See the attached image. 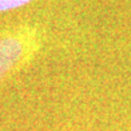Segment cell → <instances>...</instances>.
Here are the masks:
<instances>
[{
  "label": "cell",
  "mask_w": 131,
  "mask_h": 131,
  "mask_svg": "<svg viewBox=\"0 0 131 131\" xmlns=\"http://www.w3.org/2000/svg\"><path fill=\"white\" fill-rule=\"evenodd\" d=\"M24 47L16 38L0 39V79L4 78L23 56Z\"/></svg>",
  "instance_id": "6da1fadb"
},
{
  "label": "cell",
  "mask_w": 131,
  "mask_h": 131,
  "mask_svg": "<svg viewBox=\"0 0 131 131\" xmlns=\"http://www.w3.org/2000/svg\"><path fill=\"white\" fill-rule=\"evenodd\" d=\"M31 0H0V11H9L26 5Z\"/></svg>",
  "instance_id": "7a4b0ae2"
}]
</instances>
